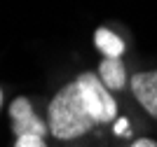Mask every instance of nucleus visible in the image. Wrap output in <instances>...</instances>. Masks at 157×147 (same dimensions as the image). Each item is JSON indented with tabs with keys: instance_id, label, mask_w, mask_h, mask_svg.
I'll list each match as a JSON object with an SVG mask.
<instances>
[{
	"instance_id": "1",
	"label": "nucleus",
	"mask_w": 157,
	"mask_h": 147,
	"mask_svg": "<svg viewBox=\"0 0 157 147\" xmlns=\"http://www.w3.org/2000/svg\"><path fill=\"white\" fill-rule=\"evenodd\" d=\"M94 126H98V124L87 112L75 82L63 84L52 96L49 105H47V128H49V135L61 142H68V140H78L82 135L92 133Z\"/></svg>"
},
{
	"instance_id": "2",
	"label": "nucleus",
	"mask_w": 157,
	"mask_h": 147,
	"mask_svg": "<svg viewBox=\"0 0 157 147\" xmlns=\"http://www.w3.org/2000/svg\"><path fill=\"white\" fill-rule=\"evenodd\" d=\"M73 82H75V86L80 91V98L85 103L87 112L92 115V119L96 124H110L117 117V101L103 86V82L98 79L96 72L85 70V72H80Z\"/></svg>"
},
{
	"instance_id": "3",
	"label": "nucleus",
	"mask_w": 157,
	"mask_h": 147,
	"mask_svg": "<svg viewBox=\"0 0 157 147\" xmlns=\"http://www.w3.org/2000/svg\"><path fill=\"white\" fill-rule=\"evenodd\" d=\"M7 112H10V124H12L14 138H19V135H40V138H45V135H49L47 122H42L35 115L33 103L26 96H17L10 103Z\"/></svg>"
},
{
	"instance_id": "4",
	"label": "nucleus",
	"mask_w": 157,
	"mask_h": 147,
	"mask_svg": "<svg viewBox=\"0 0 157 147\" xmlns=\"http://www.w3.org/2000/svg\"><path fill=\"white\" fill-rule=\"evenodd\" d=\"M131 94L138 101V105L157 119V68L155 70H138L129 79Z\"/></svg>"
},
{
	"instance_id": "5",
	"label": "nucleus",
	"mask_w": 157,
	"mask_h": 147,
	"mask_svg": "<svg viewBox=\"0 0 157 147\" xmlns=\"http://www.w3.org/2000/svg\"><path fill=\"white\" fill-rule=\"evenodd\" d=\"M96 75L110 94L113 91H124L127 84H129V75H127L122 58H101Z\"/></svg>"
},
{
	"instance_id": "6",
	"label": "nucleus",
	"mask_w": 157,
	"mask_h": 147,
	"mask_svg": "<svg viewBox=\"0 0 157 147\" xmlns=\"http://www.w3.org/2000/svg\"><path fill=\"white\" fill-rule=\"evenodd\" d=\"M94 47L103 54V58H122V54H124V40L103 26L96 28V33H94Z\"/></svg>"
},
{
	"instance_id": "7",
	"label": "nucleus",
	"mask_w": 157,
	"mask_h": 147,
	"mask_svg": "<svg viewBox=\"0 0 157 147\" xmlns=\"http://www.w3.org/2000/svg\"><path fill=\"white\" fill-rule=\"evenodd\" d=\"M14 147H49L45 138L40 135H19L14 140Z\"/></svg>"
},
{
	"instance_id": "8",
	"label": "nucleus",
	"mask_w": 157,
	"mask_h": 147,
	"mask_svg": "<svg viewBox=\"0 0 157 147\" xmlns=\"http://www.w3.org/2000/svg\"><path fill=\"white\" fill-rule=\"evenodd\" d=\"M129 147H157V140L155 138H136Z\"/></svg>"
},
{
	"instance_id": "9",
	"label": "nucleus",
	"mask_w": 157,
	"mask_h": 147,
	"mask_svg": "<svg viewBox=\"0 0 157 147\" xmlns=\"http://www.w3.org/2000/svg\"><path fill=\"white\" fill-rule=\"evenodd\" d=\"M2 101H5V96H2V89H0V108H2Z\"/></svg>"
}]
</instances>
